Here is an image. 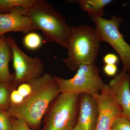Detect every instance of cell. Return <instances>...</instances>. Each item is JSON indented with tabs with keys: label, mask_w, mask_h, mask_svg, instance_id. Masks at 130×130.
Instances as JSON below:
<instances>
[{
	"label": "cell",
	"mask_w": 130,
	"mask_h": 130,
	"mask_svg": "<svg viewBox=\"0 0 130 130\" xmlns=\"http://www.w3.org/2000/svg\"><path fill=\"white\" fill-rule=\"evenodd\" d=\"M26 14L35 30L41 31L45 41L55 43L66 49L72 27L50 3L44 0H36L27 9Z\"/></svg>",
	"instance_id": "6da1fadb"
},
{
	"label": "cell",
	"mask_w": 130,
	"mask_h": 130,
	"mask_svg": "<svg viewBox=\"0 0 130 130\" xmlns=\"http://www.w3.org/2000/svg\"><path fill=\"white\" fill-rule=\"evenodd\" d=\"M95 29L89 25L72 27L68 43V56L63 62L72 71L80 66L94 64L99 53L100 43Z\"/></svg>",
	"instance_id": "7a4b0ae2"
},
{
	"label": "cell",
	"mask_w": 130,
	"mask_h": 130,
	"mask_svg": "<svg viewBox=\"0 0 130 130\" xmlns=\"http://www.w3.org/2000/svg\"><path fill=\"white\" fill-rule=\"evenodd\" d=\"M60 94L54 76L53 80L35 91L20 105L10 106L7 113L9 117L24 120L30 128H37L49 106Z\"/></svg>",
	"instance_id": "3957f363"
},
{
	"label": "cell",
	"mask_w": 130,
	"mask_h": 130,
	"mask_svg": "<svg viewBox=\"0 0 130 130\" xmlns=\"http://www.w3.org/2000/svg\"><path fill=\"white\" fill-rule=\"evenodd\" d=\"M60 93L81 95L100 93L105 84L100 74V69L95 64L80 66L71 78L54 76Z\"/></svg>",
	"instance_id": "277c9868"
},
{
	"label": "cell",
	"mask_w": 130,
	"mask_h": 130,
	"mask_svg": "<svg viewBox=\"0 0 130 130\" xmlns=\"http://www.w3.org/2000/svg\"><path fill=\"white\" fill-rule=\"evenodd\" d=\"M80 95L60 93L54 100L44 130H73L78 116Z\"/></svg>",
	"instance_id": "5b68a950"
},
{
	"label": "cell",
	"mask_w": 130,
	"mask_h": 130,
	"mask_svg": "<svg viewBox=\"0 0 130 130\" xmlns=\"http://www.w3.org/2000/svg\"><path fill=\"white\" fill-rule=\"evenodd\" d=\"M92 19L100 41L106 42L112 47L121 59L123 70L130 72V45L126 42L119 29L122 19L114 16L109 19L103 17Z\"/></svg>",
	"instance_id": "8992f818"
},
{
	"label": "cell",
	"mask_w": 130,
	"mask_h": 130,
	"mask_svg": "<svg viewBox=\"0 0 130 130\" xmlns=\"http://www.w3.org/2000/svg\"><path fill=\"white\" fill-rule=\"evenodd\" d=\"M6 38L11 51L14 72L13 79L14 83L18 86L43 75L44 66L41 60L30 57L24 53L11 36L8 35Z\"/></svg>",
	"instance_id": "52a82bcc"
},
{
	"label": "cell",
	"mask_w": 130,
	"mask_h": 130,
	"mask_svg": "<svg viewBox=\"0 0 130 130\" xmlns=\"http://www.w3.org/2000/svg\"><path fill=\"white\" fill-rule=\"evenodd\" d=\"M97 103L98 118L95 130H111L116 119L123 115L120 106L116 101L108 85L100 93L92 95Z\"/></svg>",
	"instance_id": "ba28073f"
},
{
	"label": "cell",
	"mask_w": 130,
	"mask_h": 130,
	"mask_svg": "<svg viewBox=\"0 0 130 130\" xmlns=\"http://www.w3.org/2000/svg\"><path fill=\"white\" fill-rule=\"evenodd\" d=\"M28 9L18 8L7 13L0 12V37L8 32L26 34L35 30L30 19L26 14Z\"/></svg>",
	"instance_id": "9c48e42d"
},
{
	"label": "cell",
	"mask_w": 130,
	"mask_h": 130,
	"mask_svg": "<svg viewBox=\"0 0 130 130\" xmlns=\"http://www.w3.org/2000/svg\"><path fill=\"white\" fill-rule=\"evenodd\" d=\"M98 118V107L94 98L89 94H81L78 116L73 130H95Z\"/></svg>",
	"instance_id": "30bf717a"
},
{
	"label": "cell",
	"mask_w": 130,
	"mask_h": 130,
	"mask_svg": "<svg viewBox=\"0 0 130 130\" xmlns=\"http://www.w3.org/2000/svg\"><path fill=\"white\" fill-rule=\"evenodd\" d=\"M124 116L130 120V75L122 70L108 85Z\"/></svg>",
	"instance_id": "8fae6325"
},
{
	"label": "cell",
	"mask_w": 130,
	"mask_h": 130,
	"mask_svg": "<svg viewBox=\"0 0 130 130\" xmlns=\"http://www.w3.org/2000/svg\"><path fill=\"white\" fill-rule=\"evenodd\" d=\"M11 51L5 36L0 37V83H9L13 79L9 72V64Z\"/></svg>",
	"instance_id": "7c38bea8"
},
{
	"label": "cell",
	"mask_w": 130,
	"mask_h": 130,
	"mask_svg": "<svg viewBox=\"0 0 130 130\" xmlns=\"http://www.w3.org/2000/svg\"><path fill=\"white\" fill-rule=\"evenodd\" d=\"M77 3L81 9L88 13L92 18L103 17L104 8L112 2V0H77L70 1Z\"/></svg>",
	"instance_id": "4fadbf2b"
},
{
	"label": "cell",
	"mask_w": 130,
	"mask_h": 130,
	"mask_svg": "<svg viewBox=\"0 0 130 130\" xmlns=\"http://www.w3.org/2000/svg\"><path fill=\"white\" fill-rule=\"evenodd\" d=\"M36 0H0V11H11L18 8L28 9Z\"/></svg>",
	"instance_id": "5bb4252c"
},
{
	"label": "cell",
	"mask_w": 130,
	"mask_h": 130,
	"mask_svg": "<svg viewBox=\"0 0 130 130\" xmlns=\"http://www.w3.org/2000/svg\"><path fill=\"white\" fill-rule=\"evenodd\" d=\"M43 39L37 32L32 31L25 34L23 39L24 46L28 50L36 51L41 47Z\"/></svg>",
	"instance_id": "9a60e30c"
},
{
	"label": "cell",
	"mask_w": 130,
	"mask_h": 130,
	"mask_svg": "<svg viewBox=\"0 0 130 130\" xmlns=\"http://www.w3.org/2000/svg\"><path fill=\"white\" fill-rule=\"evenodd\" d=\"M9 83H0V109L3 110L8 107L10 104Z\"/></svg>",
	"instance_id": "2e32d148"
},
{
	"label": "cell",
	"mask_w": 130,
	"mask_h": 130,
	"mask_svg": "<svg viewBox=\"0 0 130 130\" xmlns=\"http://www.w3.org/2000/svg\"><path fill=\"white\" fill-rule=\"evenodd\" d=\"M112 128L116 130H130V120L123 115H121L115 120Z\"/></svg>",
	"instance_id": "e0dca14e"
},
{
	"label": "cell",
	"mask_w": 130,
	"mask_h": 130,
	"mask_svg": "<svg viewBox=\"0 0 130 130\" xmlns=\"http://www.w3.org/2000/svg\"><path fill=\"white\" fill-rule=\"evenodd\" d=\"M6 112L0 109V130H12L11 122Z\"/></svg>",
	"instance_id": "ac0fdd59"
},
{
	"label": "cell",
	"mask_w": 130,
	"mask_h": 130,
	"mask_svg": "<svg viewBox=\"0 0 130 130\" xmlns=\"http://www.w3.org/2000/svg\"><path fill=\"white\" fill-rule=\"evenodd\" d=\"M24 99L19 93L16 89L13 90L9 96L10 106H17L23 101Z\"/></svg>",
	"instance_id": "d6986e66"
},
{
	"label": "cell",
	"mask_w": 130,
	"mask_h": 130,
	"mask_svg": "<svg viewBox=\"0 0 130 130\" xmlns=\"http://www.w3.org/2000/svg\"><path fill=\"white\" fill-rule=\"evenodd\" d=\"M12 130H33L24 120L14 118L11 121Z\"/></svg>",
	"instance_id": "ffe728a7"
},
{
	"label": "cell",
	"mask_w": 130,
	"mask_h": 130,
	"mask_svg": "<svg viewBox=\"0 0 130 130\" xmlns=\"http://www.w3.org/2000/svg\"><path fill=\"white\" fill-rule=\"evenodd\" d=\"M118 71V68L116 64H105L103 68V72L108 77L115 76Z\"/></svg>",
	"instance_id": "44dd1931"
},
{
	"label": "cell",
	"mask_w": 130,
	"mask_h": 130,
	"mask_svg": "<svg viewBox=\"0 0 130 130\" xmlns=\"http://www.w3.org/2000/svg\"><path fill=\"white\" fill-rule=\"evenodd\" d=\"M119 58L113 53L107 54L103 58V61L105 64H116L118 63Z\"/></svg>",
	"instance_id": "7402d4cb"
},
{
	"label": "cell",
	"mask_w": 130,
	"mask_h": 130,
	"mask_svg": "<svg viewBox=\"0 0 130 130\" xmlns=\"http://www.w3.org/2000/svg\"><path fill=\"white\" fill-rule=\"evenodd\" d=\"M111 130H116V129H113V128H112V129H111Z\"/></svg>",
	"instance_id": "603a6c76"
}]
</instances>
